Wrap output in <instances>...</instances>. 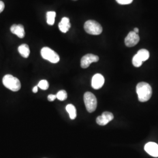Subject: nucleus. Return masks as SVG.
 Instances as JSON below:
<instances>
[{
	"label": "nucleus",
	"mask_w": 158,
	"mask_h": 158,
	"mask_svg": "<svg viewBox=\"0 0 158 158\" xmlns=\"http://www.w3.org/2000/svg\"><path fill=\"white\" fill-rule=\"evenodd\" d=\"M2 83L4 86L12 91L19 90L21 85L19 79L14 77L11 74H6L2 79Z\"/></svg>",
	"instance_id": "2"
},
{
	"label": "nucleus",
	"mask_w": 158,
	"mask_h": 158,
	"mask_svg": "<svg viewBox=\"0 0 158 158\" xmlns=\"http://www.w3.org/2000/svg\"><path fill=\"white\" fill-rule=\"evenodd\" d=\"M84 28L87 34L93 35H100L102 32V25L94 20H89L86 21L84 25Z\"/></svg>",
	"instance_id": "3"
},
{
	"label": "nucleus",
	"mask_w": 158,
	"mask_h": 158,
	"mask_svg": "<svg viewBox=\"0 0 158 158\" xmlns=\"http://www.w3.org/2000/svg\"><path fill=\"white\" fill-rule=\"evenodd\" d=\"M145 150L153 157H158V145L155 142H148L145 146Z\"/></svg>",
	"instance_id": "10"
},
{
	"label": "nucleus",
	"mask_w": 158,
	"mask_h": 158,
	"mask_svg": "<svg viewBox=\"0 0 158 158\" xmlns=\"http://www.w3.org/2000/svg\"><path fill=\"white\" fill-rule=\"evenodd\" d=\"M142 61L139 59V57L138 56V55L136 54L132 59V64L136 68L140 67L142 64Z\"/></svg>",
	"instance_id": "18"
},
{
	"label": "nucleus",
	"mask_w": 158,
	"mask_h": 158,
	"mask_svg": "<svg viewBox=\"0 0 158 158\" xmlns=\"http://www.w3.org/2000/svg\"><path fill=\"white\" fill-rule=\"evenodd\" d=\"M42 57L52 63H57L60 60V57L55 51L48 47L43 48L40 51Z\"/></svg>",
	"instance_id": "5"
},
{
	"label": "nucleus",
	"mask_w": 158,
	"mask_h": 158,
	"mask_svg": "<svg viewBox=\"0 0 158 158\" xmlns=\"http://www.w3.org/2000/svg\"><path fill=\"white\" fill-rule=\"evenodd\" d=\"M71 27V24L70 23L69 18L67 17H63L61 21L59 23V28L63 33H66L69 31Z\"/></svg>",
	"instance_id": "12"
},
{
	"label": "nucleus",
	"mask_w": 158,
	"mask_h": 158,
	"mask_svg": "<svg viewBox=\"0 0 158 158\" xmlns=\"http://www.w3.org/2000/svg\"><path fill=\"white\" fill-rule=\"evenodd\" d=\"M140 40L138 34L134 31L130 32L125 39V44L127 47H133L138 44Z\"/></svg>",
	"instance_id": "6"
},
{
	"label": "nucleus",
	"mask_w": 158,
	"mask_h": 158,
	"mask_svg": "<svg viewBox=\"0 0 158 158\" xmlns=\"http://www.w3.org/2000/svg\"><path fill=\"white\" fill-rule=\"evenodd\" d=\"M134 32H135L136 34H138L139 32V29L138 28H135L134 29Z\"/></svg>",
	"instance_id": "24"
},
{
	"label": "nucleus",
	"mask_w": 158,
	"mask_h": 158,
	"mask_svg": "<svg viewBox=\"0 0 158 158\" xmlns=\"http://www.w3.org/2000/svg\"><path fill=\"white\" fill-rule=\"evenodd\" d=\"M56 12L55 11H48L46 13L47 23L49 25H53L55 23Z\"/></svg>",
	"instance_id": "16"
},
{
	"label": "nucleus",
	"mask_w": 158,
	"mask_h": 158,
	"mask_svg": "<svg viewBox=\"0 0 158 158\" xmlns=\"http://www.w3.org/2000/svg\"><path fill=\"white\" fill-rule=\"evenodd\" d=\"M116 1L121 5H128L132 2L133 0H116Z\"/></svg>",
	"instance_id": "20"
},
{
	"label": "nucleus",
	"mask_w": 158,
	"mask_h": 158,
	"mask_svg": "<svg viewBox=\"0 0 158 158\" xmlns=\"http://www.w3.org/2000/svg\"><path fill=\"white\" fill-rule=\"evenodd\" d=\"M4 8H5V4L4 2L2 1H0V13H1L4 11Z\"/></svg>",
	"instance_id": "22"
},
{
	"label": "nucleus",
	"mask_w": 158,
	"mask_h": 158,
	"mask_svg": "<svg viewBox=\"0 0 158 158\" xmlns=\"http://www.w3.org/2000/svg\"><path fill=\"white\" fill-rule=\"evenodd\" d=\"M18 52L22 56L27 58L30 54V49L28 45L27 44H23L18 47Z\"/></svg>",
	"instance_id": "13"
},
{
	"label": "nucleus",
	"mask_w": 158,
	"mask_h": 158,
	"mask_svg": "<svg viewBox=\"0 0 158 158\" xmlns=\"http://www.w3.org/2000/svg\"><path fill=\"white\" fill-rule=\"evenodd\" d=\"M84 102L88 112L93 113L97 106V100L96 96L91 92H86L84 95Z\"/></svg>",
	"instance_id": "4"
},
{
	"label": "nucleus",
	"mask_w": 158,
	"mask_h": 158,
	"mask_svg": "<svg viewBox=\"0 0 158 158\" xmlns=\"http://www.w3.org/2000/svg\"><path fill=\"white\" fill-rule=\"evenodd\" d=\"M99 60V57L93 54H87L81 59V67L83 69L89 68L91 63L97 62Z\"/></svg>",
	"instance_id": "7"
},
{
	"label": "nucleus",
	"mask_w": 158,
	"mask_h": 158,
	"mask_svg": "<svg viewBox=\"0 0 158 158\" xmlns=\"http://www.w3.org/2000/svg\"><path fill=\"white\" fill-rule=\"evenodd\" d=\"M10 30L12 34L16 35L19 38H23L25 36V32L23 25L14 24L13 25H12Z\"/></svg>",
	"instance_id": "11"
},
{
	"label": "nucleus",
	"mask_w": 158,
	"mask_h": 158,
	"mask_svg": "<svg viewBox=\"0 0 158 158\" xmlns=\"http://www.w3.org/2000/svg\"><path fill=\"white\" fill-rule=\"evenodd\" d=\"M38 85L37 86H35L34 88H33V89H32V91H33V93H36L38 92Z\"/></svg>",
	"instance_id": "23"
},
{
	"label": "nucleus",
	"mask_w": 158,
	"mask_h": 158,
	"mask_svg": "<svg viewBox=\"0 0 158 158\" xmlns=\"http://www.w3.org/2000/svg\"><path fill=\"white\" fill-rule=\"evenodd\" d=\"M136 90L139 102L148 101L152 94V87L148 83L145 82L139 83L136 85Z\"/></svg>",
	"instance_id": "1"
},
{
	"label": "nucleus",
	"mask_w": 158,
	"mask_h": 158,
	"mask_svg": "<svg viewBox=\"0 0 158 158\" xmlns=\"http://www.w3.org/2000/svg\"><path fill=\"white\" fill-rule=\"evenodd\" d=\"M49 83L48 82L47 80H42L41 81H40L38 85V87H40V89H41L42 90H46L49 88Z\"/></svg>",
	"instance_id": "19"
},
{
	"label": "nucleus",
	"mask_w": 158,
	"mask_h": 158,
	"mask_svg": "<svg viewBox=\"0 0 158 158\" xmlns=\"http://www.w3.org/2000/svg\"><path fill=\"white\" fill-rule=\"evenodd\" d=\"M138 56L139 57V59L141 60L142 62H145L147 60L149 57V52L147 51V49H142L138 51L136 53Z\"/></svg>",
	"instance_id": "15"
},
{
	"label": "nucleus",
	"mask_w": 158,
	"mask_h": 158,
	"mask_svg": "<svg viewBox=\"0 0 158 158\" xmlns=\"http://www.w3.org/2000/svg\"><path fill=\"white\" fill-rule=\"evenodd\" d=\"M104 83V78L101 74H96L92 78L91 86L93 89L98 90L101 89Z\"/></svg>",
	"instance_id": "9"
},
{
	"label": "nucleus",
	"mask_w": 158,
	"mask_h": 158,
	"mask_svg": "<svg viewBox=\"0 0 158 158\" xmlns=\"http://www.w3.org/2000/svg\"><path fill=\"white\" fill-rule=\"evenodd\" d=\"M66 110L67 112L69 113L70 118L71 119H74L76 118L77 113L76 109L73 104H68L66 107Z\"/></svg>",
	"instance_id": "14"
},
{
	"label": "nucleus",
	"mask_w": 158,
	"mask_h": 158,
	"mask_svg": "<svg viewBox=\"0 0 158 158\" xmlns=\"http://www.w3.org/2000/svg\"><path fill=\"white\" fill-rule=\"evenodd\" d=\"M114 119L113 114L110 112H104L102 115L98 116L96 119L97 123L100 125L104 126L107 124L108 123Z\"/></svg>",
	"instance_id": "8"
},
{
	"label": "nucleus",
	"mask_w": 158,
	"mask_h": 158,
	"mask_svg": "<svg viewBox=\"0 0 158 158\" xmlns=\"http://www.w3.org/2000/svg\"><path fill=\"white\" fill-rule=\"evenodd\" d=\"M56 98V95H54V94H50L48 96V100L49 102H53L54 101Z\"/></svg>",
	"instance_id": "21"
},
{
	"label": "nucleus",
	"mask_w": 158,
	"mask_h": 158,
	"mask_svg": "<svg viewBox=\"0 0 158 158\" xmlns=\"http://www.w3.org/2000/svg\"><path fill=\"white\" fill-rule=\"evenodd\" d=\"M73 1H77V0H73Z\"/></svg>",
	"instance_id": "25"
},
{
	"label": "nucleus",
	"mask_w": 158,
	"mask_h": 158,
	"mask_svg": "<svg viewBox=\"0 0 158 158\" xmlns=\"http://www.w3.org/2000/svg\"><path fill=\"white\" fill-rule=\"evenodd\" d=\"M56 98L60 101H64L67 99L68 94L65 90L59 91L56 94Z\"/></svg>",
	"instance_id": "17"
}]
</instances>
